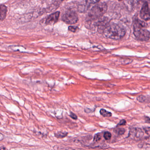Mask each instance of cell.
<instances>
[{"label":"cell","mask_w":150,"mask_h":150,"mask_svg":"<svg viewBox=\"0 0 150 150\" xmlns=\"http://www.w3.org/2000/svg\"><path fill=\"white\" fill-rule=\"evenodd\" d=\"M103 33L106 38L118 40L124 36L125 31L123 28L118 24L111 23L107 24Z\"/></svg>","instance_id":"obj_1"},{"label":"cell","mask_w":150,"mask_h":150,"mask_svg":"<svg viewBox=\"0 0 150 150\" xmlns=\"http://www.w3.org/2000/svg\"><path fill=\"white\" fill-rule=\"evenodd\" d=\"M144 22L135 19L133 23L134 35L138 40L141 41H148L150 38V32L145 28Z\"/></svg>","instance_id":"obj_2"},{"label":"cell","mask_w":150,"mask_h":150,"mask_svg":"<svg viewBox=\"0 0 150 150\" xmlns=\"http://www.w3.org/2000/svg\"><path fill=\"white\" fill-rule=\"evenodd\" d=\"M107 9L108 6L106 3L97 4L88 13L87 20L88 21H93L100 18L106 13Z\"/></svg>","instance_id":"obj_3"},{"label":"cell","mask_w":150,"mask_h":150,"mask_svg":"<svg viewBox=\"0 0 150 150\" xmlns=\"http://www.w3.org/2000/svg\"><path fill=\"white\" fill-rule=\"evenodd\" d=\"M62 20L68 24H74L79 20L78 16L74 11L69 10L66 11L62 16Z\"/></svg>","instance_id":"obj_4"},{"label":"cell","mask_w":150,"mask_h":150,"mask_svg":"<svg viewBox=\"0 0 150 150\" xmlns=\"http://www.w3.org/2000/svg\"><path fill=\"white\" fill-rule=\"evenodd\" d=\"M140 16L141 19L145 21L150 20V11L147 2H144L140 10Z\"/></svg>","instance_id":"obj_5"},{"label":"cell","mask_w":150,"mask_h":150,"mask_svg":"<svg viewBox=\"0 0 150 150\" xmlns=\"http://www.w3.org/2000/svg\"><path fill=\"white\" fill-rule=\"evenodd\" d=\"M144 135V132L142 130L138 128H132L131 129L129 134V136L135 140H137L141 139Z\"/></svg>","instance_id":"obj_6"},{"label":"cell","mask_w":150,"mask_h":150,"mask_svg":"<svg viewBox=\"0 0 150 150\" xmlns=\"http://www.w3.org/2000/svg\"><path fill=\"white\" fill-rule=\"evenodd\" d=\"M59 14V12H56L49 16L45 21V25H52L55 24L58 21Z\"/></svg>","instance_id":"obj_7"},{"label":"cell","mask_w":150,"mask_h":150,"mask_svg":"<svg viewBox=\"0 0 150 150\" xmlns=\"http://www.w3.org/2000/svg\"><path fill=\"white\" fill-rule=\"evenodd\" d=\"M64 1V0H53L52 3L49 7L48 11L49 12H51V11L56 10Z\"/></svg>","instance_id":"obj_8"},{"label":"cell","mask_w":150,"mask_h":150,"mask_svg":"<svg viewBox=\"0 0 150 150\" xmlns=\"http://www.w3.org/2000/svg\"><path fill=\"white\" fill-rule=\"evenodd\" d=\"M137 100L141 103H150V96L141 95L137 97Z\"/></svg>","instance_id":"obj_9"},{"label":"cell","mask_w":150,"mask_h":150,"mask_svg":"<svg viewBox=\"0 0 150 150\" xmlns=\"http://www.w3.org/2000/svg\"><path fill=\"white\" fill-rule=\"evenodd\" d=\"M7 8L4 5L1 6V21H4L6 16L7 13Z\"/></svg>","instance_id":"obj_10"},{"label":"cell","mask_w":150,"mask_h":150,"mask_svg":"<svg viewBox=\"0 0 150 150\" xmlns=\"http://www.w3.org/2000/svg\"><path fill=\"white\" fill-rule=\"evenodd\" d=\"M68 132H66L59 131L54 134L55 137L58 139H63L66 137L68 135Z\"/></svg>","instance_id":"obj_11"},{"label":"cell","mask_w":150,"mask_h":150,"mask_svg":"<svg viewBox=\"0 0 150 150\" xmlns=\"http://www.w3.org/2000/svg\"><path fill=\"white\" fill-rule=\"evenodd\" d=\"M100 115L104 117H109L112 116V114H111V112H109V111H107L104 109H101L100 110Z\"/></svg>","instance_id":"obj_12"},{"label":"cell","mask_w":150,"mask_h":150,"mask_svg":"<svg viewBox=\"0 0 150 150\" xmlns=\"http://www.w3.org/2000/svg\"><path fill=\"white\" fill-rule=\"evenodd\" d=\"M125 129L124 128H118L115 129L114 132L118 135H122L124 134L125 132Z\"/></svg>","instance_id":"obj_13"},{"label":"cell","mask_w":150,"mask_h":150,"mask_svg":"<svg viewBox=\"0 0 150 150\" xmlns=\"http://www.w3.org/2000/svg\"><path fill=\"white\" fill-rule=\"evenodd\" d=\"M102 137L100 133H97L96 134L94 137L93 141L94 142H99L101 139Z\"/></svg>","instance_id":"obj_14"},{"label":"cell","mask_w":150,"mask_h":150,"mask_svg":"<svg viewBox=\"0 0 150 150\" xmlns=\"http://www.w3.org/2000/svg\"><path fill=\"white\" fill-rule=\"evenodd\" d=\"M103 137L106 140H109L111 137V134L109 132H106L103 134Z\"/></svg>","instance_id":"obj_15"},{"label":"cell","mask_w":150,"mask_h":150,"mask_svg":"<svg viewBox=\"0 0 150 150\" xmlns=\"http://www.w3.org/2000/svg\"><path fill=\"white\" fill-rule=\"evenodd\" d=\"M100 0H86V3L88 5L94 4L98 3Z\"/></svg>","instance_id":"obj_16"},{"label":"cell","mask_w":150,"mask_h":150,"mask_svg":"<svg viewBox=\"0 0 150 150\" xmlns=\"http://www.w3.org/2000/svg\"><path fill=\"white\" fill-rule=\"evenodd\" d=\"M79 29L78 28L76 27H74V26H70L68 28V30L69 31H71L73 32H75L78 30Z\"/></svg>","instance_id":"obj_17"},{"label":"cell","mask_w":150,"mask_h":150,"mask_svg":"<svg viewBox=\"0 0 150 150\" xmlns=\"http://www.w3.org/2000/svg\"><path fill=\"white\" fill-rule=\"evenodd\" d=\"M70 117L71 118H72L74 120H77L78 119V117L75 115L74 113H73L72 111H70Z\"/></svg>","instance_id":"obj_18"},{"label":"cell","mask_w":150,"mask_h":150,"mask_svg":"<svg viewBox=\"0 0 150 150\" xmlns=\"http://www.w3.org/2000/svg\"><path fill=\"white\" fill-rule=\"evenodd\" d=\"M126 124V122L125 120H122L120 121L119 123L117 124V126L119 125H125Z\"/></svg>","instance_id":"obj_19"},{"label":"cell","mask_w":150,"mask_h":150,"mask_svg":"<svg viewBox=\"0 0 150 150\" xmlns=\"http://www.w3.org/2000/svg\"><path fill=\"white\" fill-rule=\"evenodd\" d=\"M146 117V122L149 123H150V119L149 118V117Z\"/></svg>","instance_id":"obj_20"},{"label":"cell","mask_w":150,"mask_h":150,"mask_svg":"<svg viewBox=\"0 0 150 150\" xmlns=\"http://www.w3.org/2000/svg\"><path fill=\"white\" fill-rule=\"evenodd\" d=\"M118 1H122V0H118Z\"/></svg>","instance_id":"obj_21"},{"label":"cell","mask_w":150,"mask_h":150,"mask_svg":"<svg viewBox=\"0 0 150 150\" xmlns=\"http://www.w3.org/2000/svg\"><path fill=\"white\" fill-rule=\"evenodd\" d=\"M149 1H150V0H149Z\"/></svg>","instance_id":"obj_22"}]
</instances>
